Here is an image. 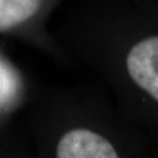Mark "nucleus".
<instances>
[{
    "label": "nucleus",
    "instance_id": "4",
    "mask_svg": "<svg viewBox=\"0 0 158 158\" xmlns=\"http://www.w3.org/2000/svg\"><path fill=\"white\" fill-rule=\"evenodd\" d=\"M18 90L19 85L14 73L6 64L0 62V109L13 102Z\"/></svg>",
    "mask_w": 158,
    "mask_h": 158
},
{
    "label": "nucleus",
    "instance_id": "2",
    "mask_svg": "<svg viewBox=\"0 0 158 158\" xmlns=\"http://www.w3.org/2000/svg\"><path fill=\"white\" fill-rule=\"evenodd\" d=\"M122 67L124 80L135 95L141 96L147 104L141 122V129L144 131L148 106L158 110V34L130 46L123 56Z\"/></svg>",
    "mask_w": 158,
    "mask_h": 158
},
{
    "label": "nucleus",
    "instance_id": "5",
    "mask_svg": "<svg viewBox=\"0 0 158 158\" xmlns=\"http://www.w3.org/2000/svg\"><path fill=\"white\" fill-rule=\"evenodd\" d=\"M4 158H34V155L33 153H15V155L13 153L11 157H4Z\"/></svg>",
    "mask_w": 158,
    "mask_h": 158
},
{
    "label": "nucleus",
    "instance_id": "3",
    "mask_svg": "<svg viewBox=\"0 0 158 158\" xmlns=\"http://www.w3.org/2000/svg\"><path fill=\"white\" fill-rule=\"evenodd\" d=\"M42 0H0V29L17 27L39 12Z\"/></svg>",
    "mask_w": 158,
    "mask_h": 158
},
{
    "label": "nucleus",
    "instance_id": "1",
    "mask_svg": "<svg viewBox=\"0 0 158 158\" xmlns=\"http://www.w3.org/2000/svg\"><path fill=\"white\" fill-rule=\"evenodd\" d=\"M34 158H150L149 136L124 115L56 102L34 121Z\"/></svg>",
    "mask_w": 158,
    "mask_h": 158
}]
</instances>
